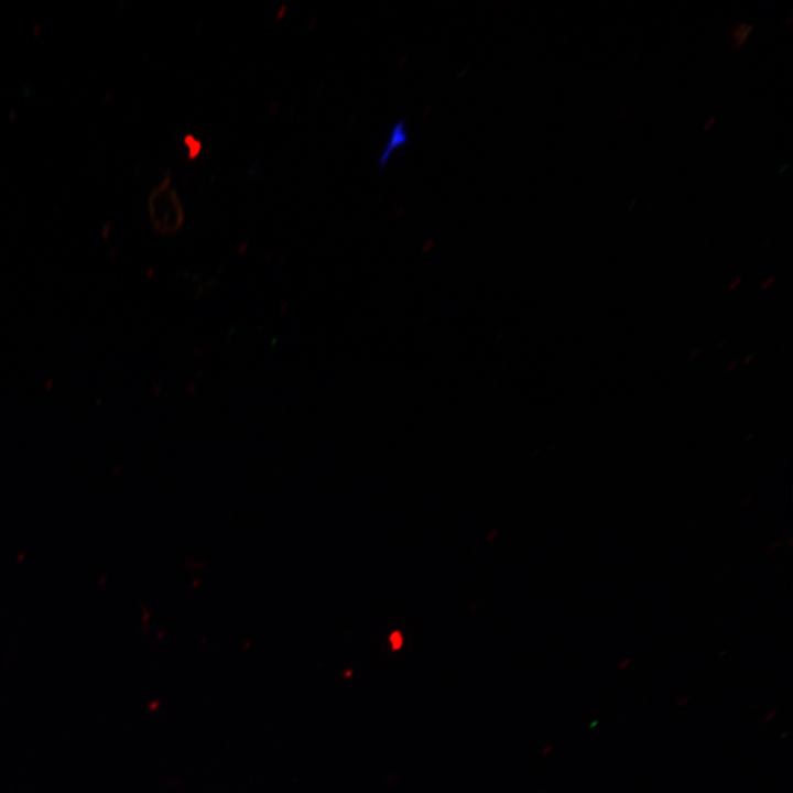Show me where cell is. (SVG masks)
Wrapping results in <instances>:
<instances>
[{"label": "cell", "instance_id": "6da1fadb", "mask_svg": "<svg viewBox=\"0 0 793 793\" xmlns=\"http://www.w3.org/2000/svg\"><path fill=\"white\" fill-rule=\"evenodd\" d=\"M409 142V134L406 131V123L405 119L401 118L399 119L391 128L389 132L388 140L385 142V145L379 156V170L382 171L392 153L400 146H403L408 144Z\"/></svg>", "mask_w": 793, "mask_h": 793}, {"label": "cell", "instance_id": "7a4b0ae2", "mask_svg": "<svg viewBox=\"0 0 793 793\" xmlns=\"http://www.w3.org/2000/svg\"><path fill=\"white\" fill-rule=\"evenodd\" d=\"M752 25L740 23L732 30V39L737 48L741 47L750 36Z\"/></svg>", "mask_w": 793, "mask_h": 793}, {"label": "cell", "instance_id": "3957f363", "mask_svg": "<svg viewBox=\"0 0 793 793\" xmlns=\"http://www.w3.org/2000/svg\"><path fill=\"white\" fill-rule=\"evenodd\" d=\"M390 642H391V645H392V648H393L394 650L400 649L401 645H402V642H403V639H402L401 633H400L399 631H394V632L390 636Z\"/></svg>", "mask_w": 793, "mask_h": 793}, {"label": "cell", "instance_id": "277c9868", "mask_svg": "<svg viewBox=\"0 0 793 793\" xmlns=\"http://www.w3.org/2000/svg\"><path fill=\"white\" fill-rule=\"evenodd\" d=\"M775 710H772L769 713L770 715L765 718V721H769L774 716Z\"/></svg>", "mask_w": 793, "mask_h": 793}]
</instances>
